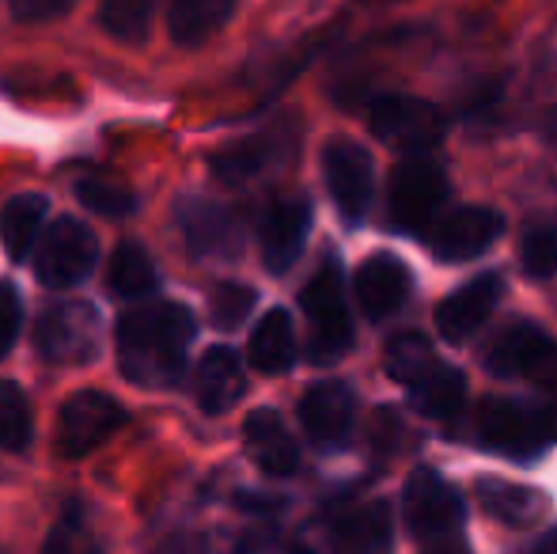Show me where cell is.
Listing matches in <instances>:
<instances>
[{
    "label": "cell",
    "mask_w": 557,
    "mask_h": 554,
    "mask_svg": "<svg viewBox=\"0 0 557 554\" xmlns=\"http://www.w3.org/2000/svg\"><path fill=\"white\" fill-rule=\"evenodd\" d=\"M20 327H23V300L12 281H0V357L15 346Z\"/></svg>",
    "instance_id": "obj_35"
},
{
    "label": "cell",
    "mask_w": 557,
    "mask_h": 554,
    "mask_svg": "<svg viewBox=\"0 0 557 554\" xmlns=\"http://www.w3.org/2000/svg\"><path fill=\"white\" fill-rule=\"evenodd\" d=\"M413 392V407L429 418H441V421H451L462 415L467 407V377H462L455 365L441 361L433 372H429L421 384L410 387Z\"/></svg>",
    "instance_id": "obj_27"
},
{
    "label": "cell",
    "mask_w": 557,
    "mask_h": 554,
    "mask_svg": "<svg viewBox=\"0 0 557 554\" xmlns=\"http://www.w3.org/2000/svg\"><path fill=\"white\" fill-rule=\"evenodd\" d=\"M103 323L88 300H65L46 308L35 331V349L53 365H84L99 354Z\"/></svg>",
    "instance_id": "obj_6"
},
{
    "label": "cell",
    "mask_w": 557,
    "mask_h": 554,
    "mask_svg": "<svg viewBox=\"0 0 557 554\" xmlns=\"http://www.w3.org/2000/svg\"><path fill=\"white\" fill-rule=\"evenodd\" d=\"M421 236L441 262H467L485 255L505 236V213L490 206H462L455 213L436 217Z\"/></svg>",
    "instance_id": "obj_10"
},
{
    "label": "cell",
    "mask_w": 557,
    "mask_h": 554,
    "mask_svg": "<svg viewBox=\"0 0 557 554\" xmlns=\"http://www.w3.org/2000/svg\"><path fill=\"white\" fill-rule=\"evenodd\" d=\"M444 201H447V175L436 160H429V156H410V160H403L391 171L387 209L395 224L425 232V224L436 221Z\"/></svg>",
    "instance_id": "obj_8"
},
{
    "label": "cell",
    "mask_w": 557,
    "mask_h": 554,
    "mask_svg": "<svg viewBox=\"0 0 557 554\" xmlns=\"http://www.w3.org/2000/svg\"><path fill=\"white\" fill-rule=\"evenodd\" d=\"M35 441V415L20 384L0 380V448L4 452H27Z\"/></svg>",
    "instance_id": "obj_29"
},
{
    "label": "cell",
    "mask_w": 557,
    "mask_h": 554,
    "mask_svg": "<svg viewBox=\"0 0 557 554\" xmlns=\"http://www.w3.org/2000/svg\"><path fill=\"white\" fill-rule=\"evenodd\" d=\"M368 130L383 145L398 148L406 156H421L444 137V114L433 103L413 96H375L364 111Z\"/></svg>",
    "instance_id": "obj_4"
},
{
    "label": "cell",
    "mask_w": 557,
    "mask_h": 554,
    "mask_svg": "<svg viewBox=\"0 0 557 554\" xmlns=\"http://www.w3.org/2000/svg\"><path fill=\"white\" fill-rule=\"evenodd\" d=\"M42 554H107V551H103V543H99L91 520L84 517V509L69 505V509L53 520Z\"/></svg>",
    "instance_id": "obj_31"
},
{
    "label": "cell",
    "mask_w": 557,
    "mask_h": 554,
    "mask_svg": "<svg viewBox=\"0 0 557 554\" xmlns=\"http://www.w3.org/2000/svg\"><path fill=\"white\" fill-rule=\"evenodd\" d=\"M311 232V206L304 198H281L265 209L262 229H258V244H262V262L273 274H285L296 267L304 255Z\"/></svg>",
    "instance_id": "obj_16"
},
{
    "label": "cell",
    "mask_w": 557,
    "mask_h": 554,
    "mask_svg": "<svg viewBox=\"0 0 557 554\" xmlns=\"http://www.w3.org/2000/svg\"><path fill=\"white\" fill-rule=\"evenodd\" d=\"M107 288L125 300H137V296L152 293L156 288V262L148 259V251L133 239H122L111 255V267H107Z\"/></svg>",
    "instance_id": "obj_28"
},
{
    "label": "cell",
    "mask_w": 557,
    "mask_h": 554,
    "mask_svg": "<svg viewBox=\"0 0 557 554\" xmlns=\"http://www.w3.org/2000/svg\"><path fill=\"white\" fill-rule=\"evenodd\" d=\"M296 361V331L285 308H270L250 334V365L265 377L288 372Z\"/></svg>",
    "instance_id": "obj_22"
},
{
    "label": "cell",
    "mask_w": 557,
    "mask_h": 554,
    "mask_svg": "<svg viewBox=\"0 0 557 554\" xmlns=\"http://www.w3.org/2000/svg\"><path fill=\"white\" fill-rule=\"evenodd\" d=\"M383 365H387V377L395 380V384H421V380L429 377V372L441 365V357H436L433 349V338L421 331H398L387 338V349H383Z\"/></svg>",
    "instance_id": "obj_25"
},
{
    "label": "cell",
    "mask_w": 557,
    "mask_h": 554,
    "mask_svg": "<svg viewBox=\"0 0 557 554\" xmlns=\"http://www.w3.org/2000/svg\"><path fill=\"white\" fill-rule=\"evenodd\" d=\"M323 178L326 190H331L334 209L345 217L349 224H360L372 206L375 194V168L368 148H360L357 140L334 137L323 148Z\"/></svg>",
    "instance_id": "obj_11"
},
{
    "label": "cell",
    "mask_w": 557,
    "mask_h": 554,
    "mask_svg": "<svg viewBox=\"0 0 557 554\" xmlns=\"http://www.w3.org/2000/svg\"><path fill=\"white\" fill-rule=\"evenodd\" d=\"M125 426V410L103 392H76L58 415V452L65 459H84L107 444Z\"/></svg>",
    "instance_id": "obj_12"
},
{
    "label": "cell",
    "mask_w": 557,
    "mask_h": 554,
    "mask_svg": "<svg viewBox=\"0 0 557 554\" xmlns=\"http://www.w3.org/2000/svg\"><path fill=\"white\" fill-rule=\"evenodd\" d=\"M500 296H505V278L493 274V270L490 274H478L462 288H455L441 304V311H436V334H441L444 342H451V346L470 342L485 327V319L493 316Z\"/></svg>",
    "instance_id": "obj_15"
},
{
    "label": "cell",
    "mask_w": 557,
    "mask_h": 554,
    "mask_svg": "<svg viewBox=\"0 0 557 554\" xmlns=\"http://www.w3.org/2000/svg\"><path fill=\"white\" fill-rule=\"evenodd\" d=\"M300 308L311 327V346H308L311 361L331 365L342 354H349L352 319H349V304H345L342 267H337L334 259H326L323 267L311 274L308 285L300 288Z\"/></svg>",
    "instance_id": "obj_3"
},
{
    "label": "cell",
    "mask_w": 557,
    "mask_h": 554,
    "mask_svg": "<svg viewBox=\"0 0 557 554\" xmlns=\"http://www.w3.org/2000/svg\"><path fill=\"white\" fill-rule=\"evenodd\" d=\"M474 436L493 452H505V456L516 459H535L550 441V429H546V418L539 410L490 395V399L478 403Z\"/></svg>",
    "instance_id": "obj_7"
},
{
    "label": "cell",
    "mask_w": 557,
    "mask_h": 554,
    "mask_svg": "<svg viewBox=\"0 0 557 554\" xmlns=\"http://www.w3.org/2000/svg\"><path fill=\"white\" fill-rule=\"evenodd\" d=\"M478 502L490 517H497L500 525H512V528H528L539 520L543 513V494L531 487H516V482L505 479H482L478 482Z\"/></svg>",
    "instance_id": "obj_24"
},
{
    "label": "cell",
    "mask_w": 557,
    "mask_h": 554,
    "mask_svg": "<svg viewBox=\"0 0 557 554\" xmlns=\"http://www.w3.org/2000/svg\"><path fill=\"white\" fill-rule=\"evenodd\" d=\"M239 0H171L168 30L178 46H201L235 15Z\"/></svg>",
    "instance_id": "obj_23"
},
{
    "label": "cell",
    "mask_w": 557,
    "mask_h": 554,
    "mask_svg": "<svg viewBox=\"0 0 557 554\" xmlns=\"http://www.w3.org/2000/svg\"><path fill=\"white\" fill-rule=\"evenodd\" d=\"M300 421L315 444H345L357 421V395L342 380H323L304 392Z\"/></svg>",
    "instance_id": "obj_18"
},
{
    "label": "cell",
    "mask_w": 557,
    "mask_h": 554,
    "mask_svg": "<svg viewBox=\"0 0 557 554\" xmlns=\"http://www.w3.org/2000/svg\"><path fill=\"white\" fill-rule=\"evenodd\" d=\"M99 259V239L76 217H58L35 255V274L46 288H73L91 274Z\"/></svg>",
    "instance_id": "obj_9"
},
{
    "label": "cell",
    "mask_w": 557,
    "mask_h": 554,
    "mask_svg": "<svg viewBox=\"0 0 557 554\" xmlns=\"http://www.w3.org/2000/svg\"><path fill=\"white\" fill-rule=\"evenodd\" d=\"M156 0H103L99 4V23L117 42H140L152 23Z\"/></svg>",
    "instance_id": "obj_32"
},
{
    "label": "cell",
    "mask_w": 557,
    "mask_h": 554,
    "mask_svg": "<svg viewBox=\"0 0 557 554\" xmlns=\"http://www.w3.org/2000/svg\"><path fill=\"white\" fill-rule=\"evenodd\" d=\"M12 4V15L23 23H50L58 15H65L76 0H8Z\"/></svg>",
    "instance_id": "obj_36"
},
{
    "label": "cell",
    "mask_w": 557,
    "mask_h": 554,
    "mask_svg": "<svg viewBox=\"0 0 557 554\" xmlns=\"http://www.w3.org/2000/svg\"><path fill=\"white\" fill-rule=\"evenodd\" d=\"M194 342V316L186 304L156 300L133 308L117 323V365L137 387H171L183 380L186 349Z\"/></svg>",
    "instance_id": "obj_1"
},
{
    "label": "cell",
    "mask_w": 557,
    "mask_h": 554,
    "mask_svg": "<svg viewBox=\"0 0 557 554\" xmlns=\"http://www.w3.org/2000/svg\"><path fill=\"white\" fill-rule=\"evenodd\" d=\"M243 441H247L250 459L273 479H288L300 467V448L277 410H250L243 421Z\"/></svg>",
    "instance_id": "obj_20"
},
{
    "label": "cell",
    "mask_w": 557,
    "mask_h": 554,
    "mask_svg": "<svg viewBox=\"0 0 557 554\" xmlns=\"http://www.w3.org/2000/svg\"><path fill=\"white\" fill-rule=\"evenodd\" d=\"M352 293H357V304L364 308L368 319H387L410 300L413 293V274L403 259L395 255H372L357 267V278H352Z\"/></svg>",
    "instance_id": "obj_17"
},
{
    "label": "cell",
    "mask_w": 557,
    "mask_h": 554,
    "mask_svg": "<svg viewBox=\"0 0 557 554\" xmlns=\"http://www.w3.org/2000/svg\"><path fill=\"white\" fill-rule=\"evenodd\" d=\"M255 288L235 285V281H221V285L209 293V319H213L216 331H235L243 319L255 308Z\"/></svg>",
    "instance_id": "obj_33"
},
{
    "label": "cell",
    "mask_w": 557,
    "mask_h": 554,
    "mask_svg": "<svg viewBox=\"0 0 557 554\" xmlns=\"http://www.w3.org/2000/svg\"><path fill=\"white\" fill-rule=\"evenodd\" d=\"M46 217V198L42 194H20L0 209V244L12 262H23L30 255V247L38 244V229Z\"/></svg>",
    "instance_id": "obj_26"
},
{
    "label": "cell",
    "mask_w": 557,
    "mask_h": 554,
    "mask_svg": "<svg viewBox=\"0 0 557 554\" xmlns=\"http://www.w3.org/2000/svg\"><path fill=\"white\" fill-rule=\"evenodd\" d=\"M247 392V369H243L239 354L227 346H213L198 361L194 372V395H198V407L206 415H224L239 403V395Z\"/></svg>",
    "instance_id": "obj_21"
},
{
    "label": "cell",
    "mask_w": 557,
    "mask_h": 554,
    "mask_svg": "<svg viewBox=\"0 0 557 554\" xmlns=\"http://www.w3.org/2000/svg\"><path fill=\"white\" fill-rule=\"evenodd\" d=\"M156 554H209V543L201 540V535L178 532V535H168Z\"/></svg>",
    "instance_id": "obj_37"
},
{
    "label": "cell",
    "mask_w": 557,
    "mask_h": 554,
    "mask_svg": "<svg viewBox=\"0 0 557 554\" xmlns=\"http://www.w3.org/2000/svg\"><path fill=\"white\" fill-rule=\"evenodd\" d=\"M520 267L539 281L557 274V229L539 224L520 239Z\"/></svg>",
    "instance_id": "obj_34"
},
{
    "label": "cell",
    "mask_w": 557,
    "mask_h": 554,
    "mask_svg": "<svg viewBox=\"0 0 557 554\" xmlns=\"http://www.w3.org/2000/svg\"><path fill=\"white\" fill-rule=\"evenodd\" d=\"M535 380H539V384H543V392L550 395V403H554V415H557V357H554L550 365H546L543 372H539Z\"/></svg>",
    "instance_id": "obj_38"
},
{
    "label": "cell",
    "mask_w": 557,
    "mask_h": 554,
    "mask_svg": "<svg viewBox=\"0 0 557 554\" xmlns=\"http://www.w3.org/2000/svg\"><path fill=\"white\" fill-rule=\"evenodd\" d=\"M406 528L418 535L421 543H451L467 525V505H462L459 490L436 471H413L406 482Z\"/></svg>",
    "instance_id": "obj_5"
},
{
    "label": "cell",
    "mask_w": 557,
    "mask_h": 554,
    "mask_svg": "<svg viewBox=\"0 0 557 554\" xmlns=\"http://www.w3.org/2000/svg\"><path fill=\"white\" fill-rule=\"evenodd\" d=\"M288 152V140H285V130H265V134H250V137H239L232 145L216 148L213 152V175L221 178L227 186H243L250 178L265 175L273 163H281Z\"/></svg>",
    "instance_id": "obj_19"
},
{
    "label": "cell",
    "mask_w": 557,
    "mask_h": 554,
    "mask_svg": "<svg viewBox=\"0 0 557 554\" xmlns=\"http://www.w3.org/2000/svg\"><path fill=\"white\" fill-rule=\"evenodd\" d=\"M429 554H467V547H459V543H436V547L433 551H429Z\"/></svg>",
    "instance_id": "obj_39"
},
{
    "label": "cell",
    "mask_w": 557,
    "mask_h": 554,
    "mask_svg": "<svg viewBox=\"0 0 557 554\" xmlns=\"http://www.w3.org/2000/svg\"><path fill=\"white\" fill-rule=\"evenodd\" d=\"M395 520L387 502H364L326 520H315L300 535L296 554H391Z\"/></svg>",
    "instance_id": "obj_2"
},
{
    "label": "cell",
    "mask_w": 557,
    "mask_h": 554,
    "mask_svg": "<svg viewBox=\"0 0 557 554\" xmlns=\"http://www.w3.org/2000/svg\"><path fill=\"white\" fill-rule=\"evenodd\" d=\"M546 554H554V547H550V551H546Z\"/></svg>",
    "instance_id": "obj_40"
},
{
    "label": "cell",
    "mask_w": 557,
    "mask_h": 554,
    "mask_svg": "<svg viewBox=\"0 0 557 554\" xmlns=\"http://www.w3.org/2000/svg\"><path fill=\"white\" fill-rule=\"evenodd\" d=\"M557 357L554 338L539 323H508L482 349V365L493 377H539Z\"/></svg>",
    "instance_id": "obj_14"
},
{
    "label": "cell",
    "mask_w": 557,
    "mask_h": 554,
    "mask_svg": "<svg viewBox=\"0 0 557 554\" xmlns=\"http://www.w3.org/2000/svg\"><path fill=\"white\" fill-rule=\"evenodd\" d=\"M76 198H81L84 209H91V213L99 217H111V221H122V217L137 213V194L129 190L125 183H117V178H103V175H88L76 183Z\"/></svg>",
    "instance_id": "obj_30"
},
{
    "label": "cell",
    "mask_w": 557,
    "mask_h": 554,
    "mask_svg": "<svg viewBox=\"0 0 557 554\" xmlns=\"http://www.w3.org/2000/svg\"><path fill=\"white\" fill-rule=\"evenodd\" d=\"M175 221L190 255L198 259H239L243 251V224L221 201L183 198L175 206Z\"/></svg>",
    "instance_id": "obj_13"
}]
</instances>
